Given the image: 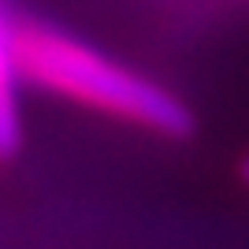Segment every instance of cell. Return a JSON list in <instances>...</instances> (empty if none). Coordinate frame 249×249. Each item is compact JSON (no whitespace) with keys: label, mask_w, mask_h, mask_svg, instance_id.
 I'll use <instances>...</instances> for the list:
<instances>
[{"label":"cell","mask_w":249,"mask_h":249,"mask_svg":"<svg viewBox=\"0 0 249 249\" xmlns=\"http://www.w3.org/2000/svg\"><path fill=\"white\" fill-rule=\"evenodd\" d=\"M11 41L22 82L41 93L164 142H186L197 130V115L182 93L78 34L41 19H11Z\"/></svg>","instance_id":"1"},{"label":"cell","mask_w":249,"mask_h":249,"mask_svg":"<svg viewBox=\"0 0 249 249\" xmlns=\"http://www.w3.org/2000/svg\"><path fill=\"white\" fill-rule=\"evenodd\" d=\"M22 71L11 41V15L0 8V160L19 156L22 149Z\"/></svg>","instance_id":"2"},{"label":"cell","mask_w":249,"mask_h":249,"mask_svg":"<svg viewBox=\"0 0 249 249\" xmlns=\"http://www.w3.org/2000/svg\"><path fill=\"white\" fill-rule=\"evenodd\" d=\"M201 15H249V0H175Z\"/></svg>","instance_id":"3"},{"label":"cell","mask_w":249,"mask_h":249,"mask_svg":"<svg viewBox=\"0 0 249 249\" xmlns=\"http://www.w3.org/2000/svg\"><path fill=\"white\" fill-rule=\"evenodd\" d=\"M234 175H238V182L249 190V153H242V156H238V164H234Z\"/></svg>","instance_id":"4"}]
</instances>
